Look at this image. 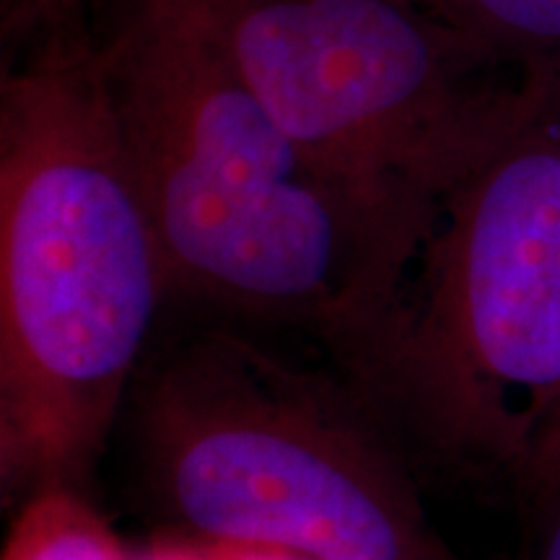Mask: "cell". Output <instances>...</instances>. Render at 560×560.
I'll list each match as a JSON object with an SVG mask.
<instances>
[{
    "mask_svg": "<svg viewBox=\"0 0 560 560\" xmlns=\"http://www.w3.org/2000/svg\"><path fill=\"white\" fill-rule=\"evenodd\" d=\"M104 70L172 291L366 340L439 215L317 164L231 58L210 0H136Z\"/></svg>",
    "mask_w": 560,
    "mask_h": 560,
    "instance_id": "1",
    "label": "cell"
},
{
    "mask_svg": "<svg viewBox=\"0 0 560 560\" xmlns=\"http://www.w3.org/2000/svg\"><path fill=\"white\" fill-rule=\"evenodd\" d=\"M172 293L102 47L58 32L0 86V478H86Z\"/></svg>",
    "mask_w": 560,
    "mask_h": 560,
    "instance_id": "2",
    "label": "cell"
},
{
    "mask_svg": "<svg viewBox=\"0 0 560 560\" xmlns=\"http://www.w3.org/2000/svg\"><path fill=\"white\" fill-rule=\"evenodd\" d=\"M138 433L161 501L200 540L314 560H454L363 405L242 335L206 332L161 363Z\"/></svg>",
    "mask_w": 560,
    "mask_h": 560,
    "instance_id": "3",
    "label": "cell"
},
{
    "mask_svg": "<svg viewBox=\"0 0 560 560\" xmlns=\"http://www.w3.org/2000/svg\"><path fill=\"white\" fill-rule=\"evenodd\" d=\"M439 221L418 304L340 355L439 452L522 478L560 408V75Z\"/></svg>",
    "mask_w": 560,
    "mask_h": 560,
    "instance_id": "4",
    "label": "cell"
},
{
    "mask_svg": "<svg viewBox=\"0 0 560 560\" xmlns=\"http://www.w3.org/2000/svg\"><path fill=\"white\" fill-rule=\"evenodd\" d=\"M236 68L317 164L429 213L542 100L431 0H210Z\"/></svg>",
    "mask_w": 560,
    "mask_h": 560,
    "instance_id": "5",
    "label": "cell"
},
{
    "mask_svg": "<svg viewBox=\"0 0 560 560\" xmlns=\"http://www.w3.org/2000/svg\"><path fill=\"white\" fill-rule=\"evenodd\" d=\"M3 560H128V552L73 488H50L24 503Z\"/></svg>",
    "mask_w": 560,
    "mask_h": 560,
    "instance_id": "6",
    "label": "cell"
},
{
    "mask_svg": "<svg viewBox=\"0 0 560 560\" xmlns=\"http://www.w3.org/2000/svg\"><path fill=\"white\" fill-rule=\"evenodd\" d=\"M482 42L537 73H560V0H431Z\"/></svg>",
    "mask_w": 560,
    "mask_h": 560,
    "instance_id": "7",
    "label": "cell"
},
{
    "mask_svg": "<svg viewBox=\"0 0 560 560\" xmlns=\"http://www.w3.org/2000/svg\"><path fill=\"white\" fill-rule=\"evenodd\" d=\"M83 0H3L5 30L58 34L73 30Z\"/></svg>",
    "mask_w": 560,
    "mask_h": 560,
    "instance_id": "8",
    "label": "cell"
},
{
    "mask_svg": "<svg viewBox=\"0 0 560 560\" xmlns=\"http://www.w3.org/2000/svg\"><path fill=\"white\" fill-rule=\"evenodd\" d=\"M522 480L529 490L540 495H550L560 490V408L548 423V429L537 441L535 452L524 467Z\"/></svg>",
    "mask_w": 560,
    "mask_h": 560,
    "instance_id": "9",
    "label": "cell"
},
{
    "mask_svg": "<svg viewBox=\"0 0 560 560\" xmlns=\"http://www.w3.org/2000/svg\"><path fill=\"white\" fill-rule=\"evenodd\" d=\"M198 540V537H195ZM128 560H219L213 545L206 540L185 542V540H159L145 550L128 556Z\"/></svg>",
    "mask_w": 560,
    "mask_h": 560,
    "instance_id": "10",
    "label": "cell"
},
{
    "mask_svg": "<svg viewBox=\"0 0 560 560\" xmlns=\"http://www.w3.org/2000/svg\"><path fill=\"white\" fill-rule=\"evenodd\" d=\"M219 560H314L291 550L262 548V545H226V542H210Z\"/></svg>",
    "mask_w": 560,
    "mask_h": 560,
    "instance_id": "11",
    "label": "cell"
},
{
    "mask_svg": "<svg viewBox=\"0 0 560 560\" xmlns=\"http://www.w3.org/2000/svg\"><path fill=\"white\" fill-rule=\"evenodd\" d=\"M540 560H560V514L556 524H552V529L548 532V537H545Z\"/></svg>",
    "mask_w": 560,
    "mask_h": 560,
    "instance_id": "12",
    "label": "cell"
}]
</instances>
